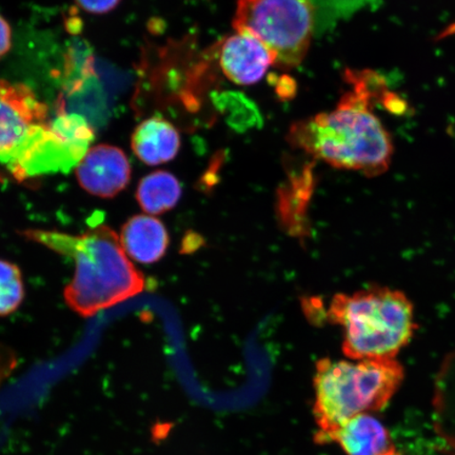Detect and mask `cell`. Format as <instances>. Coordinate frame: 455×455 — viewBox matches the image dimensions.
Wrapping results in <instances>:
<instances>
[{"instance_id":"2","label":"cell","mask_w":455,"mask_h":455,"mask_svg":"<svg viewBox=\"0 0 455 455\" xmlns=\"http://www.w3.org/2000/svg\"><path fill=\"white\" fill-rule=\"evenodd\" d=\"M21 235L74 260L76 275L65 290V299L79 315L93 316L144 291V276L108 226L91 228L81 235L45 230Z\"/></svg>"},{"instance_id":"10","label":"cell","mask_w":455,"mask_h":455,"mask_svg":"<svg viewBox=\"0 0 455 455\" xmlns=\"http://www.w3.org/2000/svg\"><path fill=\"white\" fill-rule=\"evenodd\" d=\"M180 135L167 119L153 116L141 122L131 138V148L140 161L158 166L173 161L180 149Z\"/></svg>"},{"instance_id":"12","label":"cell","mask_w":455,"mask_h":455,"mask_svg":"<svg viewBox=\"0 0 455 455\" xmlns=\"http://www.w3.org/2000/svg\"><path fill=\"white\" fill-rule=\"evenodd\" d=\"M180 180L167 171L158 170L145 176L136 190V199L144 212L159 215L172 210L181 197Z\"/></svg>"},{"instance_id":"4","label":"cell","mask_w":455,"mask_h":455,"mask_svg":"<svg viewBox=\"0 0 455 455\" xmlns=\"http://www.w3.org/2000/svg\"><path fill=\"white\" fill-rule=\"evenodd\" d=\"M327 316L343 330V352L352 361L395 358L417 330L411 299L389 288L334 295Z\"/></svg>"},{"instance_id":"11","label":"cell","mask_w":455,"mask_h":455,"mask_svg":"<svg viewBox=\"0 0 455 455\" xmlns=\"http://www.w3.org/2000/svg\"><path fill=\"white\" fill-rule=\"evenodd\" d=\"M119 238L129 258L141 264L156 263L169 246L166 227L152 215H136L129 220Z\"/></svg>"},{"instance_id":"17","label":"cell","mask_w":455,"mask_h":455,"mask_svg":"<svg viewBox=\"0 0 455 455\" xmlns=\"http://www.w3.org/2000/svg\"><path fill=\"white\" fill-rule=\"evenodd\" d=\"M455 36V22L451 26H449L448 28L443 30L437 38L443 39L447 38L449 36Z\"/></svg>"},{"instance_id":"16","label":"cell","mask_w":455,"mask_h":455,"mask_svg":"<svg viewBox=\"0 0 455 455\" xmlns=\"http://www.w3.org/2000/svg\"><path fill=\"white\" fill-rule=\"evenodd\" d=\"M12 47V30L9 22L0 15V59Z\"/></svg>"},{"instance_id":"7","label":"cell","mask_w":455,"mask_h":455,"mask_svg":"<svg viewBox=\"0 0 455 455\" xmlns=\"http://www.w3.org/2000/svg\"><path fill=\"white\" fill-rule=\"evenodd\" d=\"M78 184L90 195L110 198L121 193L131 180V164L116 146L90 148L76 167Z\"/></svg>"},{"instance_id":"18","label":"cell","mask_w":455,"mask_h":455,"mask_svg":"<svg viewBox=\"0 0 455 455\" xmlns=\"http://www.w3.org/2000/svg\"><path fill=\"white\" fill-rule=\"evenodd\" d=\"M388 455H402V454L398 453L397 451H395V452H392V453H390Z\"/></svg>"},{"instance_id":"14","label":"cell","mask_w":455,"mask_h":455,"mask_svg":"<svg viewBox=\"0 0 455 455\" xmlns=\"http://www.w3.org/2000/svg\"><path fill=\"white\" fill-rule=\"evenodd\" d=\"M435 406L436 430L455 455V396L437 394Z\"/></svg>"},{"instance_id":"9","label":"cell","mask_w":455,"mask_h":455,"mask_svg":"<svg viewBox=\"0 0 455 455\" xmlns=\"http://www.w3.org/2000/svg\"><path fill=\"white\" fill-rule=\"evenodd\" d=\"M347 455H388L396 451L388 430L369 413L358 414L347 420L329 437Z\"/></svg>"},{"instance_id":"13","label":"cell","mask_w":455,"mask_h":455,"mask_svg":"<svg viewBox=\"0 0 455 455\" xmlns=\"http://www.w3.org/2000/svg\"><path fill=\"white\" fill-rule=\"evenodd\" d=\"M25 298L21 273L17 266L0 259V316L11 315Z\"/></svg>"},{"instance_id":"15","label":"cell","mask_w":455,"mask_h":455,"mask_svg":"<svg viewBox=\"0 0 455 455\" xmlns=\"http://www.w3.org/2000/svg\"><path fill=\"white\" fill-rule=\"evenodd\" d=\"M74 2L85 12L102 15L116 10L122 0H74Z\"/></svg>"},{"instance_id":"6","label":"cell","mask_w":455,"mask_h":455,"mask_svg":"<svg viewBox=\"0 0 455 455\" xmlns=\"http://www.w3.org/2000/svg\"><path fill=\"white\" fill-rule=\"evenodd\" d=\"M47 116V106L30 87L0 79V159L15 151Z\"/></svg>"},{"instance_id":"5","label":"cell","mask_w":455,"mask_h":455,"mask_svg":"<svg viewBox=\"0 0 455 455\" xmlns=\"http://www.w3.org/2000/svg\"><path fill=\"white\" fill-rule=\"evenodd\" d=\"M315 12L312 0H238L233 27L263 43L276 67L292 69L308 53Z\"/></svg>"},{"instance_id":"1","label":"cell","mask_w":455,"mask_h":455,"mask_svg":"<svg viewBox=\"0 0 455 455\" xmlns=\"http://www.w3.org/2000/svg\"><path fill=\"white\" fill-rule=\"evenodd\" d=\"M352 90L331 112L317 114L290 128V144L337 169L375 178L388 170L394 145L388 131L371 110L383 87L373 72H347Z\"/></svg>"},{"instance_id":"8","label":"cell","mask_w":455,"mask_h":455,"mask_svg":"<svg viewBox=\"0 0 455 455\" xmlns=\"http://www.w3.org/2000/svg\"><path fill=\"white\" fill-rule=\"evenodd\" d=\"M275 56L266 45L247 33H237L227 39L220 51V67L231 82L250 85L259 83Z\"/></svg>"},{"instance_id":"3","label":"cell","mask_w":455,"mask_h":455,"mask_svg":"<svg viewBox=\"0 0 455 455\" xmlns=\"http://www.w3.org/2000/svg\"><path fill=\"white\" fill-rule=\"evenodd\" d=\"M403 377L405 372L396 358L318 361L313 379V415L318 427L315 441L328 443L329 437L347 420L385 408Z\"/></svg>"}]
</instances>
